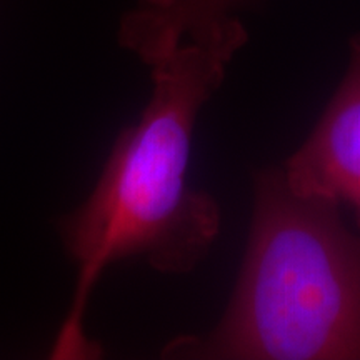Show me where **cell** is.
I'll list each match as a JSON object with an SVG mask.
<instances>
[{"label": "cell", "mask_w": 360, "mask_h": 360, "mask_svg": "<svg viewBox=\"0 0 360 360\" xmlns=\"http://www.w3.org/2000/svg\"><path fill=\"white\" fill-rule=\"evenodd\" d=\"M247 40L236 17L150 65L146 109L117 137L89 199L58 224L77 281L52 359L101 354L84 327L90 297L109 265L141 257L160 274H187L212 249L222 215L210 193L188 186L192 134Z\"/></svg>", "instance_id": "1"}, {"label": "cell", "mask_w": 360, "mask_h": 360, "mask_svg": "<svg viewBox=\"0 0 360 360\" xmlns=\"http://www.w3.org/2000/svg\"><path fill=\"white\" fill-rule=\"evenodd\" d=\"M170 359L360 360V227L340 205L255 174L245 257L224 317L164 349Z\"/></svg>", "instance_id": "2"}, {"label": "cell", "mask_w": 360, "mask_h": 360, "mask_svg": "<svg viewBox=\"0 0 360 360\" xmlns=\"http://www.w3.org/2000/svg\"><path fill=\"white\" fill-rule=\"evenodd\" d=\"M282 170L292 191L350 207L360 227V34L322 117Z\"/></svg>", "instance_id": "3"}, {"label": "cell", "mask_w": 360, "mask_h": 360, "mask_svg": "<svg viewBox=\"0 0 360 360\" xmlns=\"http://www.w3.org/2000/svg\"><path fill=\"white\" fill-rule=\"evenodd\" d=\"M254 0H137L122 17L119 42L148 67L186 40L205 37Z\"/></svg>", "instance_id": "4"}]
</instances>
